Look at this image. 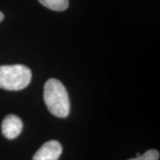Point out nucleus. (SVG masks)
I'll list each match as a JSON object with an SVG mask.
<instances>
[{"instance_id": "1", "label": "nucleus", "mask_w": 160, "mask_h": 160, "mask_svg": "<svg viewBox=\"0 0 160 160\" xmlns=\"http://www.w3.org/2000/svg\"><path fill=\"white\" fill-rule=\"evenodd\" d=\"M44 100L50 113L57 118H67L70 111L69 93L60 80H47L44 87Z\"/></svg>"}, {"instance_id": "2", "label": "nucleus", "mask_w": 160, "mask_h": 160, "mask_svg": "<svg viewBox=\"0 0 160 160\" xmlns=\"http://www.w3.org/2000/svg\"><path fill=\"white\" fill-rule=\"evenodd\" d=\"M31 70L22 64L0 66V88L8 91H20L31 81Z\"/></svg>"}, {"instance_id": "3", "label": "nucleus", "mask_w": 160, "mask_h": 160, "mask_svg": "<svg viewBox=\"0 0 160 160\" xmlns=\"http://www.w3.org/2000/svg\"><path fill=\"white\" fill-rule=\"evenodd\" d=\"M62 152L61 143L52 140L44 143L33 156L32 160H58Z\"/></svg>"}, {"instance_id": "4", "label": "nucleus", "mask_w": 160, "mask_h": 160, "mask_svg": "<svg viewBox=\"0 0 160 160\" xmlns=\"http://www.w3.org/2000/svg\"><path fill=\"white\" fill-rule=\"evenodd\" d=\"M23 124L22 119L16 115H7L2 122V133L9 140L15 139L22 131Z\"/></svg>"}, {"instance_id": "5", "label": "nucleus", "mask_w": 160, "mask_h": 160, "mask_svg": "<svg viewBox=\"0 0 160 160\" xmlns=\"http://www.w3.org/2000/svg\"><path fill=\"white\" fill-rule=\"evenodd\" d=\"M38 1L43 6L53 11H64L69 6V0H38Z\"/></svg>"}, {"instance_id": "6", "label": "nucleus", "mask_w": 160, "mask_h": 160, "mask_svg": "<svg viewBox=\"0 0 160 160\" xmlns=\"http://www.w3.org/2000/svg\"><path fill=\"white\" fill-rule=\"evenodd\" d=\"M158 158H159V152L156 149H149L143 155H140L134 158L128 160H158Z\"/></svg>"}, {"instance_id": "7", "label": "nucleus", "mask_w": 160, "mask_h": 160, "mask_svg": "<svg viewBox=\"0 0 160 160\" xmlns=\"http://www.w3.org/2000/svg\"><path fill=\"white\" fill-rule=\"evenodd\" d=\"M4 18H5V16H4V13H3L2 12H0V22L4 20Z\"/></svg>"}]
</instances>
